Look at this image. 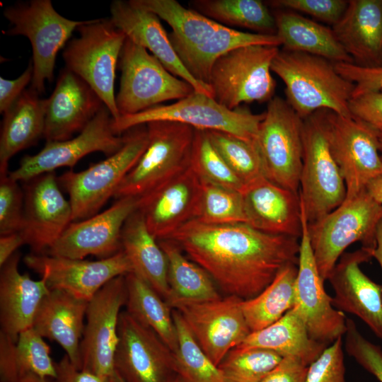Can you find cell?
<instances>
[{
    "instance_id": "obj_1",
    "label": "cell",
    "mask_w": 382,
    "mask_h": 382,
    "mask_svg": "<svg viewBox=\"0 0 382 382\" xmlns=\"http://www.w3.org/2000/svg\"><path fill=\"white\" fill-rule=\"evenodd\" d=\"M298 238L260 231L245 223L208 224L192 219L167 240L175 243L228 296L249 300L286 265H298Z\"/></svg>"
},
{
    "instance_id": "obj_2",
    "label": "cell",
    "mask_w": 382,
    "mask_h": 382,
    "mask_svg": "<svg viewBox=\"0 0 382 382\" xmlns=\"http://www.w3.org/2000/svg\"><path fill=\"white\" fill-rule=\"evenodd\" d=\"M134 1L169 25L168 37L180 62L195 80L205 85H209L214 63L227 52L250 45H282L277 35L228 28L175 0Z\"/></svg>"
},
{
    "instance_id": "obj_3",
    "label": "cell",
    "mask_w": 382,
    "mask_h": 382,
    "mask_svg": "<svg viewBox=\"0 0 382 382\" xmlns=\"http://www.w3.org/2000/svg\"><path fill=\"white\" fill-rule=\"evenodd\" d=\"M271 70L284 82L285 100L302 120L321 110L352 117L349 103L354 84L337 71L333 62L282 49L274 58Z\"/></svg>"
},
{
    "instance_id": "obj_4",
    "label": "cell",
    "mask_w": 382,
    "mask_h": 382,
    "mask_svg": "<svg viewBox=\"0 0 382 382\" xmlns=\"http://www.w3.org/2000/svg\"><path fill=\"white\" fill-rule=\"evenodd\" d=\"M382 220V204L366 191L345 199L320 219L308 224V233L319 273L328 279L345 250L356 242L374 249L376 231Z\"/></svg>"
},
{
    "instance_id": "obj_5",
    "label": "cell",
    "mask_w": 382,
    "mask_h": 382,
    "mask_svg": "<svg viewBox=\"0 0 382 382\" xmlns=\"http://www.w3.org/2000/svg\"><path fill=\"white\" fill-rule=\"evenodd\" d=\"M76 30L79 37L70 40L62 52L65 68L88 84L116 120L120 115L115 95V72L127 36L110 18L88 20Z\"/></svg>"
},
{
    "instance_id": "obj_6",
    "label": "cell",
    "mask_w": 382,
    "mask_h": 382,
    "mask_svg": "<svg viewBox=\"0 0 382 382\" xmlns=\"http://www.w3.org/2000/svg\"><path fill=\"white\" fill-rule=\"evenodd\" d=\"M124 135L123 146L114 154L83 170H67L58 178L59 185L69 195L72 222L98 214L114 197L124 178L146 149L149 141L146 125L131 128Z\"/></svg>"
},
{
    "instance_id": "obj_7",
    "label": "cell",
    "mask_w": 382,
    "mask_h": 382,
    "mask_svg": "<svg viewBox=\"0 0 382 382\" xmlns=\"http://www.w3.org/2000/svg\"><path fill=\"white\" fill-rule=\"evenodd\" d=\"M264 117L265 112L255 114L243 106L230 110L213 97L194 91L172 104L158 105L137 114L120 116L112 120V129L121 135L131 128L152 121H171L197 129L228 132L255 143Z\"/></svg>"
},
{
    "instance_id": "obj_8",
    "label": "cell",
    "mask_w": 382,
    "mask_h": 382,
    "mask_svg": "<svg viewBox=\"0 0 382 382\" xmlns=\"http://www.w3.org/2000/svg\"><path fill=\"white\" fill-rule=\"evenodd\" d=\"M148 144L117 187L114 197H141L190 166L195 129L171 121L146 124Z\"/></svg>"
},
{
    "instance_id": "obj_9",
    "label": "cell",
    "mask_w": 382,
    "mask_h": 382,
    "mask_svg": "<svg viewBox=\"0 0 382 382\" xmlns=\"http://www.w3.org/2000/svg\"><path fill=\"white\" fill-rule=\"evenodd\" d=\"M279 50L277 46L250 45L219 57L209 82L213 98L230 110L243 103H268L274 97L277 85L271 65Z\"/></svg>"
},
{
    "instance_id": "obj_10",
    "label": "cell",
    "mask_w": 382,
    "mask_h": 382,
    "mask_svg": "<svg viewBox=\"0 0 382 382\" xmlns=\"http://www.w3.org/2000/svg\"><path fill=\"white\" fill-rule=\"evenodd\" d=\"M4 17L13 25L3 33L23 35L32 46L33 76L30 88L38 94L54 77L56 57L74 30L87 21H74L59 14L50 0H31L6 7Z\"/></svg>"
},
{
    "instance_id": "obj_11",
    "label": "cell",
    "mask_w": 382,
    "mask_h": 382,
    "mask_svg": "<svg viewBox=\"0 0 382 382\" xmlns=\"http://www.w3.org/2000/svg\"><path fill=\"white\" fill-rule=\"evenodd\" d=\"M119 66L121 78L116 105L120 116L143 112L161 103L180 100L195 89L170 71L147 50L127 37Z\"/></svg>"
},
{
    "instance_id": "obj_12",
    "label": "cell",
    "mask_w": 382,
    "mask_h": 382,
    "mask_svg": "<svg viewBox=\"0 0 382 382\" xmlns=\"http://www.w3.org/2000/svg\"><path fill=\"white\" fill-rule=\"evenodd\" d=\"M303 120L286 100L274 96L267 103L255 141L264 175L296 193L303 164Z\"/></svg>"
},
{
    "instance_id": "obj_13",
    "label": "cell",
    "mask_w": 382,
    "mask_h": 382,
    "mask_svg": "<svg viewBox=\"0 0 382 382\" xmlns=\"http://www.w3.org/2000/svg\"><path fill=\"white\" fill-rule=\"evenodd\" d=\"M303 144L299 196L307 221L311 224L339 207L347 191L318 111L303 120Z\"/></svg>"
},
{
    "instance_id": "obj_14",
    "label": "cell",
    "mask_w": 382,
    "mask_h": 382,
    "mask_svg": "<svg viewBox=\"0 0 382 382\" xmlns=\"http://www.w3.org/2000/svg\"><path fill=\"white\" fill-rule=\"evenodd\" d=\"M319 115L330 151L346 186L345 199L366 190L382 175V159L376 129L357 120L321 110Z\"/></svg>"
},
{
    "instance_id": "obj_15",
    "label": "cell",
    "mask_w": 382,
    "mask_h": 382,
    "mask_svg": "<svg viewBox=\"0 0 382 382\" xmlns=\"http://www.w3.org/2000/svg\"><path fill=\"white\" fill-rule=\"evenodd\" d=\"M243 301L227 295L208 301L175 299L168 304L180 313L199 347L218 366L231 349L251 333Z\"/></svg>"
},
{
    "instance_id": "obj_16",
    "label": "cell",
    "mask_w": 382,
    "mask_h": 382,
    "mask_svg": "<svg viewBox=\"0 0 382 382\" xmlns=\"http://www.w3.org/2000/svg\"><path fill=\"white\" fill-rule=\"evenodd\" d=\"M125 276L109 281L88 301L79 347L81 369L108 378L115 372L119 318L127 301Z\"/></svg>"
},
{
    "instance_id": "obj_17",
    "label": "cell",
    "mask_w": 382,
    "mask_h": 382,
    "mask_svg": "<svg viewBox=\"0 0 382 382\" xmlns=\"http://www.w3.org/2000/svg\"><path fill=\"white\" fill-rule=\"evenodd\" d=\"M302 232L300 237L298 272L296 279V303L310 337L327 346L347 330L345 313L332 305V297L324 288L311 245L308 223L301 201Z\"/></svg>"
},
{
    "instance_id": "obj_18",
    "label": "cell",
    "mask_w": 382,
    "mask_h": 382,
    "mask_svg": "<svg viewBox=\"0 0 382 382\" xmlns=\"http://www.w3.org/2000/svg\"><path fill=\"white\" fill-rule=\"evenodd\" d=\"M112 120L110 110L103 105L79 135L64 141L46 142L37 154L23 157L18 168L8 173L9 176L25 182L61 167L73 168L91 153L101 152L107 157L114 154L123 146L125 138L124 134L114 132Z\"/></svg>"
},
{
    "instance_id": "obj_19",
    "label": "cell",
    "mask_w": 382,
    "mask_h": 382,
    "mask_svg": "<svg viewBox=\"0 0 382 382\" xmlns=\"http://www.w3.org/2000/svg\"><path fill=\"white\" fill-rule=\"evenodd\" d=\"M23 261L45 279L50 290L63 291L86 301L111 279L132 272L122 250L95 261L33 253L27 255Z\"/></svg>"
},
{
    "instance_id": "obj_20",
    "label": "cell",
    "mask_w": 382,
    "mask_h": 382,
    "mask_svg": "<svg viewBox=\"0 0 382 382\" xmlns=\"http://www.w3.org/2000/svg\"><path fill=\"white\" fill-rule=\"evenodd\" d=\"M139 204V197H121L105 211L71 222L45 254L72 259L89 255L105 259L115 255L122 250L123 226Z\"/></svg>"
},
{
    "instance_id": "obj_21",
    "label": "cell",
    "mask_w": 382,
    "mask_h": 382,
    "mask_svg": "<svg viewBox=\"0 0 382 382\" xmlns=\"http://www.w3.org/2000/svg\"><path fill=\"white\" fill-rule=\"evenodd\" d=\"M115 370L125 382H168L175 374L173 352L151 328L121 311Z\"/></svg>"
},
{
    "instance_id": "obj_22",
    "label": "cell",
    "mask_w": 382,
    "mask_h": 382,
    "mask_svg": "<svg viewBox=\"0 0 382 382\" xmlns=\"http://www.w3.org/2000/svg\"><path fill=\"white\" fill-rule=\"evenodd\" d=\"M24 213L21 232L31 253L41 255L72 222V209L54 172L24 182Z\"/></svg>"
},
{
    "instance_id": "obj_23",
    "label": "cell",
    "mask_w": 382,
    "mask_h": 382,
    "mask_svg": "<svg viewBox=\"0 0 382 382\" xmlns=\"http://www.w3.org/2000/svg\"><path fill=\"white\" fill-rule=\"evenodd\" d=\"M201 180L189 166L151 192L139 197L138 210L157 240H167L195 219Z\"/></svg>"
},
{
    "instance_id": "obj_24",
    "label": "cell",
    "mask_w": 382,
    "mask_h": 382,
    "mask_svg": "<svg viewBox=\"0 0 382 382\" xmlns=\"http://www.w3.org/2000/svg\"><path fill=\"white\" fill-rule=\"evenodd\" d=\"M373 250L362 247L342 254L328 280L334 291L333 306L357 316L382 340V285L359 267L372 257Z\"/></svg>"
},
{
    "instance_id": "obj_25",
    "label": "cell",
    "mask_w": 382,
    "mask_h": 382,
    "mask_svg": "<svg viewBox=\"0 0 382 382\" xmlns=\"http://www.w3.org/2000/svg\"><path fill=\"white\" fill-rule=\"evenodd\" d=\"M103 105L88 84L64 68L47 98L43 138L46 142L71 139L74 133L86 127Z\"/></svg>"
},
{
    "instance_id": "obj_26",
    "label": "cell",
    "mask_w": 382,
    "mask_h": 382,
    "mask_svg": "<svg viewBox=\"0 0 382 382\" xmlns=\"http://www.w3.org/2000/svg\"><path fill=\"white\" fill-rule=\"evenodd\" d=\"M110 18L127 37L150 51L174 76L189 83L195 91L213 97L209 85L195 80L186 70L170 41L160 18L137 5L134 0H115L110 5Z\"/></svg>"
},
{
    "instance_id": "obj_27",
    "label": "cell",
    "mask_w": 382,
    "mask_h": 382,
    "mask_svg": "<svg viewBox=\"0 0 382 382\" xmlns=\"http://www.w3.org/2000/svg\"><path fill=\"white\" fill-rule=\"evenodd\" d=\"M241 193L246 224L267 233L300 238L299 192L281 187L262 175L245 185Z\"/></svg>"
},
{
    "instance_id": "obj_28",
    "label": "cell",
    "mask_w": 382,
    "mask_h": 382,
    "mask_svg": "<svg viewBox=\"0 0 382 382\" xmlns=\"http://www.w3.org/2000/svg\"><path fill=\"white\" fill-rule=\"evenodd\" d=\"M20 260L17 251L0 267V331L15 340L33 327L37 309L50 291L45 278L34 280L19 272Z\"/></svg>"
},
{
    "instance_id": "obj_29",
    "label": "cell",
    "mask_w": 382,
    "mask_h": 382,
    "mask_svg": "<svg viewBox=\"0 0 382 382\" xmlns=\"http://www.w3.org/2000/svg\"><path fill=\"white\" fill-rule=\"evenodd\" d=\"M332 30L354 64L382 67V0H351Z\"/></svg>"
},
{
    "instance_id": "obj_30",
    "label": "cell",
    "mask_w": 382,
    "mask_h": 382,
    "mask_svg": "<svg viewBox=\"0 0 382 382\" xmlns=\"http://www.w3.org/2000/svg\"><path fill=\"white\" fill-rule=\"evenodd\" d=\"M88 301L60 290H50L42 299L33 328L44 338L57 342L81 369L79 347Z\"/></svg>"
},
{
    "instance_id": "obj_31",
    "label": "cell",
    "mask_w": 382,
    "mask_h": 382,
    "mask_svg": "<svg viewBox=\"0 0 382 382\" xmlns=\"http://www.w3.org/2000/svg\"><path fill=\"white\" fill-rule=\"evenodd\" d=\"M47 98L25 90L3 115L0 134V176L8 174L11 158L44 137Z\"/></svg>"
},
{
    "instance_id": "obj_32",
    "label": "cell",
    "mask_w": 382,
    "mask_h": 382,
    "mask_svg": "<svg viewBox=\"0 0 382 382\" xmlns=\"http://www.w3.org/2000/svg\"><path fill=\"white\" fill-rule=\"evenodd\" d=\"M122 250L132 272L147 283L166 301L170 296L166 256L158 241L147 228L137 209L125 221L122 231Z\"/></svg>"
},
{
    "instance_id": "obj_33",
    "label": "cell",
    "mask_w": 382,
    "mask_h": 382,
    "mask_svg": "<svg viewBox=\"0 0 382 382\" xmlns=\"http://www.w3.org/2000/svg\"><path fill=\"white\" fill-rule=\"evenodd\" d=\"M273 15L283 50L308 53L333 63L354 64L332 28L289 10H279Z\"/></svg>"
},
{
    "instance_id": "obj_34",
    "label": "cell",
    "mask_w": 382,
    "mask_h": 382,
    "mask_svg": "<svg viewBox=\"0 0 382 382\" xmlns=\"http://www.w3.org/2000/svg\"><path fill=\"white\" fill-rule=\"evenodd\" d=\"M28 375L54 379L55 362L44 337L33 327L17 340L0 331V381L18 382Z\"/></svg>"
},
{
    "instance_id": "obj_35",
    "label": "cell",
    "mask_w": 382,
    "mask_h": 382,
    "mask_svg": "<svg viewBox=\"0 0 382 382\" xmlns=\"http://www.w3.org/2000/svg\"><path fill=\"white\" fill-rule=\"evenodd\" d=\"M328 346L313 340L296 306L270 325L251 332L237 347H258L299 359L307 366Z\"/></svg>"
},
{
    "instance_id": "obj_36",
    "label": "cell",
    "mask_w": 382,
    "mask_h": 382,
    "mask_svg": "<svg viewBox=\"0 0 382 382\" xmlns=\"http://www.w3.org/2000/svg\"><path fill=\"white\" fill-rule=\"evenodd\" d=\"M125 310L140 323L154 330L173 352L178 345L173 309L147 283L134 273L125 276Z\"/></svg>"
},
{
    "instance_id": "obj_37",
    "label": "cell",
    "mask_w": 382,
    "mask_h": 382,
    "mask_svg": "<svg viewBox=\"0 0 382 382\" xmlns=\"http://www.w3.org/2000/svg\"><path fill=\"white\" fill-rule=\"evenodd\" d=\"M297 272V264L285 265L257 296L243 300V311L251 332L274 323L295 306Z\"/></svg>"
},
{
    "instance_id": "obj_38",
    "label": "cell",
    "mask_w": 382,
    "mask_h": 382,
    "mask_svg": "<svg viewBox=\"0 0 382 382\" xmlns=\"http://www.w3.org/2000/svg\"><path fill=\"white\" fill-rule=\"evenodd\" d=\"M158 242L168 262L170 296L167 303L175 299L208 301L221 297L212 277L187 259L175 243L171 240Z\"/></svg>"
},
{
    "instance_id": "obj_39",
    "label": "cell",
    "mask_w": 382,
    "mask_h": 382,
    "mask_svg": "<svg viewBox=\"0 0 382 382\" xmlns=\"http://www.w3.org/2000/svg\"><path fill=\"white\" fill-rule=\"evenodd\" d=\"M192 8L228 28L241 27L255 33L276 35L274 15L260 0H194Z\"/></svg>"
},
{
    "instance_id": "obj_40",
    "label": "cell",
    "mask_w": 382,
    "mask_h": 382,
    "mask_svg": "<svg viewBox=\"0 0 382 382\" xmlns=\"http://www.w3.org/2000/svg\"><path fill=\"white\" fill-rule=\"evenodd\" d=\"M178 345L173 352L174 373L183 382H226L215 365L199 347L184 320L173 309Z\"/></svg>"
},
{
    "instance_id": "obj_41",
    "label": "cell",
    "mask_w": 382,
    "mask_h": 382,
    "mask_svg": "<svg viewBox=\"0 0 382 382\" xmlns=\"http://www.w3.org/2000/svg\"><path fill=\"white\" fill-rule=\"evenodd\" d=\"M195 219L208 224L245 223L241 191L201 179Z\"/></svg>"
},
{
    "instance_id": "obj_42",
    "label": "cell",
    "mask_w": 382,
    "mask_h": 382,
    "mask_svg": "<svg viewBox=\"0 0 382 382\" xmlns=\"http://www.w3.org/2000/svg\"><path fill=\"white\" fill-rule=\"evenodd\" d=\"M206 131L212 146L244 185L264 175L255 143L225 132Z\"/></svg>"
},
{
    "instance_id": "obj_43",
    "label": "cell",
    "mask_w": 382,
    "mask_h": 382,
    "mask_svg": "<svg viewBox=\"0 0 382 382\" xmlns=\"http://www.w3.org/2000/svg\"><path fill=\"white\" fill-rule=\"evenodd\" d=\"M282 358L267 349L236 347L226 354L218 367L226 382H261Z\"/></svg>"
},
{
    "instance_id": "obj_44",
    "label": "cell",
    "mask_w": 382,
    "mask_h": 382,
    "mask_svg": "<svg viewBox=\"0 0 382 382\" xmlns=\"http://www.w3.org/2000/svg\"><path fill=\"white\" fill-rule=\"evenodd\" d=\"M190 166L201 179L238 191L245 185L212 146L206 130L195 129Z\"/></svg>"
},
{
    "instance_id": "obj_45",
    "label": "cell",
    "mask_w": 382,
    "mask_h": 382,
    "mask_svg": "<svg viewBox=\"0 0 382 382\" xmlns=\"http://www.w3.org/2000/svg\"><path fill=\"white\" fill-rule=\"evenodd\" d=\"M24 191L8 174L0 176V236L21 231L23 221Z\"/></svg>"
},
{
    "instance_id": "obj_46",
    "label": "cell",
    "mask_w": 382,
    "mask_h": 382,
    "mask_svg": "<svg viewBox=\"0 0 382 382\" xmlns=\"http://www.w3.org/2000/svg\"><path fill=\"white\" fill-rule=\"evenodd\" d=\"M345 349L365 370L382 382V349L368 340L359 331L355 323L347 319Z\"/></svg>"
},
{
    "instance_id": "obj_47",
    "label": "cell",
    "mask_w": 382,
    "mask_h": 382,
    "mask_svg": "<svg viewBox=\"0 0 382 382\" xmlns=\"http://www.w3.org/2000/svg\"><path fill=\"white\" fill-rule=\"evenodd\" d=\"M305 382H346L342 337L328 345L308 366Z\"/></svg>"
},
{
    "instance_id": "obj_48",
    "label": "cell",
    "mask_w": 382,
    "mask_h": 382,
    "mask_svg": "<svg viewBox=\"0 0 382 382\" xmlns=\"http://www.w3.org/2000/svg\"><path fill=\"white\" fill-rule=\"evenodd\" d=\"M270 4L274 7L301 12L334 25L345 12L348 1L344 0H275Z\"/></svg>"
},
{
    "instance_id": "obj_49",
    "label": "cell",
    "mask_w": 382,
    "mask_h": 382,
    "mask_svg": "<svg viewBox=\"0 0 382 382\" xmlns=\"http://www.w3.org/2000/svg\"><path fill=\"white\" fill-rule=\"evenodd\" d=\"M337 71L354 84L352 98L382 89V67L363 68L351 63H334Z\"/></svg>"
},
{
    "instance_id": "obj_50",
    "label": "cell",
    "mask_w": 382,
    "mask_h": 382,
    "mask_svg": "<svg viewBox=\"0 0 382 382\" xmlns=\"http://www.w3.org/2000/svg\"><path fill=\"white\" fill-rule=\"evenodd\" d=\"M349 109L352 117L375 129H382V89L352 98Z\"/></svg>"
},
{
    "instance_id": "obj_51",
    "label": "cell",
    "mask_w": 382,
    "mask_h": 382,
    "mask_svg": "<svg viewBox=\"0 0 382 382\" xmlns=\"http://www.w3.org/2000/svg\"><path fill=\"white\" fill-rule=\"evenodd\" d=\"M33 66L30 61L25 70L15 79L0 77V112L4 114L25 91L26 86L32 81Z\"/></svg>"
},
{
    "instance_id": "obj_52",
    "label": "cell",
    "mask_w": 382,
    "mask_h": 382,
    "mask_svg": "<svg viewBox=\"0 0 382 382\" xmlns=\"http://www.w3.org/2000/svg\"><path fill=\"white\" fill-rule=\"evenodd\" d=\"M308 367L298 358L284 357L261 382H305Z\"/></svg>"
},
{
    "instance_id": "obj_53",
    "label": "cell",
    "mask_w": 382,
    "mask_h": 382,
    "mask_svg": "<svg viewBox=\"0 0 382 382\" xmlns=\"http://www.w3.org/2000/svg\"><path fill=\"white\" fill-rule=\"evenodd\" d=\"M55 368L54 382H110L108 378L77 368L66 354L55 362Z\"/></svg>"
},
{
    "instance_id": "obj_54",
    "label": "cell",
    "mask_w": 382,
    "mask_h": 382,
    "mask_svg": "<svg viewBox=\"0 0 382 382\" xmlns=\"http://www.w3.org/2000/svg\"><path fill=\"white\" fill-rule=\"evenodd\" d=\"M25 244L21 232L0 236V267Z\"/></svg>"
},
{
    "instance_id": "obj_55",
    "label": "cell",
    "mask_w": 382,
    "mask_h": 382,
    "mask_svg": "<svg viewBox=\"0 0 382 382\" xmlns=\"http://www.w3.org/2000/svg\"><path fill=\"white\" fill-rule=\"evenodd\" d=\"M366 190L376 201L382 204V175L371 180Z\"/></svg>"
},
{
    "instance_id": "obj_56",
    "label": "cell",
    "mask_w": 382,
    "mask_h": 382,
    "mask_svg": "<svg viewBox=\"0 0 382 382\" xmlns=\"http://www.w3.org/2000/svg\"><path fill=\"white\" fill-rule=\"evenodd\" d=\"M374 257L382 270V220L378 223L376 231V247L373 250Z\"/></svg>"
},
{
    "instance_id": "obj_57",
    "label": "cell",
    "mask_w": 382,
    "mask_h": 382,
    "mask_svg": "<svg viewBox=\"0 0 382 382\" xmlns=\"http://www.w3.org/2000/svg\"><path fill=\"white\" fill-rule=\"evenodd\" d=\"M18 382H49V381L47 378H43L35 375H28L23 378Z\"/></svg>"
},
{
    "instance_id": "obj_58",
    "label": "cell",
    "mask_w": 382,
    "mask_h": 382,
    "mask_svg": "<svg viewBox=\"0 0 382 382\" xmlns=\"http://www.w3.org/2000/svg\"><path fill=\"white\" fill-rule=\"evenodd\" d=\"M110 382H125L121 376L115 370L114 374L110 378Z\"/></svg>"
},
{
    "instance_id": "obj_59",
    "label": "cell",
    "mask_w": 382,
    "mask_h": 382,
    "mask_svg": "<svg viewBox=\"0 0 382 382\" xmlns=\"http://www.w3.org/2000/svg\"><path fill=\"white\" fill-rule=\"evenodd\" d=\"M376 130H377V135H378V142H379V151L381 153V158L382 159V129H376Z\"/></svg>"
},
{
    "instance_id": "obj_60",
    "label": "cell",
    "mask_w": 382,
    "mask_h": 382,
    "mask_svg": "<svg viewBox=\"0 0 382 382\" xmlns=\"http://www.w3.org/2000/svg\"><path fill=\"white\" fill-rule=\"evenodd\" d=\"M168 382H183L180 378L174 374L168 381Z\"/></svg>"
}]
</instances>
